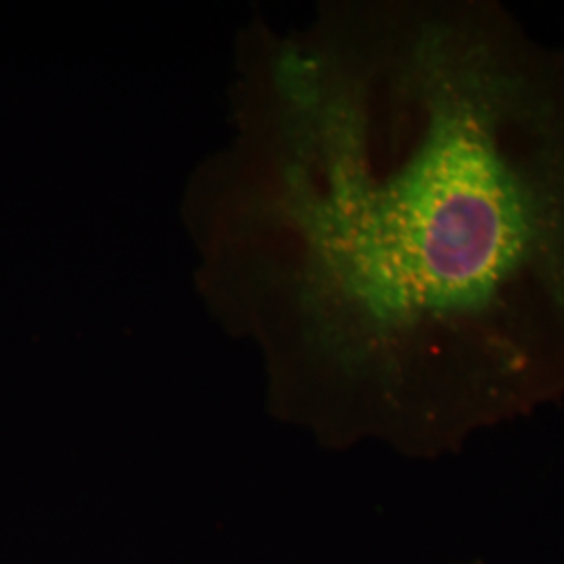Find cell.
Listing matches in <instances>:
<instances>
[{
    "mask_svg": "<svg viewBox=\"0 0 564 564\" xmlns=\"http://www.w3.org/2000/svg\"><path fill=\"white\" fill-rule=\"evenodd\" d=\"M241 109L209 258L279 416L440 460L564 403V42L500 0L326 2Z\"/></svg>",
    "mask_w": 564,
    "mask_h": 564,
    "instance_id": "cell-1",
    "label": "cell"
},
{
    "mask_svg": "<svg viewBox=\"0 0 564 564\" xmlns=\"http://www.w3.org/2000/svg\"><path fill=\"white\" fill-rule=\"evenodd\" d=\"M456 564H485L484 561H470V563H456Z\"/></svg>",
    "mask_w": 564,
    "mask_h": 564,
    "instance_id": "cell-2",
    "label": "cell"
}]
</instances>
